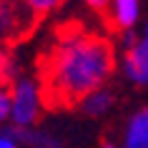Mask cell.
I'll return each mask as SVG.
<instances>
[{"mask_svg":"<svg viewBox=\"0 0 148 148\" xmlns=\"http://www.w3.org/2000/svg\"><path fill=\"white\" fill-rule=\"evenodd\" d=\"M116 68L108 38L86 30L80 23H63L38 58L40 101L50 110H68L98 93Z\"/></svg>","mask_w":148,"mask_h":148,"instance_id":"cell-1","label":"cell"},{"mask_svg":"<svg viewBox=\"0 0 148 148\" xmlns=\"http://www.w3.org/2000/svg\"><path fill=\"white\" fill-rule=\"evenodd\" d=\"M40 13L25 0H0V45L28 40L40 23Z\"/></svg>","mask_w":148,"mask_h":148,"instance_id":"cell-2","label":"cell"},{"mask_svg":"<svg viewBox=\"0 0 148 148\" xmlns=\"http://www.w3.org/2000/svg\"><path fill=\"white\" fill-rule=\"evenodd\" d=\"M38 110H40L38 86L33 80H28V78L18 80L15 90H13V110H10L15 128H28L30 123H35Z\"/></svg>","mask_w":148,"mask_h":148,"instance_id":"cell-3","label":"cell"},{"mask_svg":"<svg viewBox=\"0 0 148 148\" xmlns=\"http://www.w3.org/2000/svg\"><path fill=\"white\" fill-rule=\"evenodd\" d=\"M125 73L136 83H148V48L143 43L125 50Z\"/></svg>","mask_w":148,"mask_h":148,"instance_id":"cell-4","label":"cell"},{"mask_svg":"<svg viewBox=\"0 0 148 148\" xmlns=\"http://www.w3.org/2000/svg\"><path fill=\"white\" fill-rule=\"evenodd\" d=\"M110 30L123 33L138 20V0H110Z\"/></svg>","mask_w":148,"mask_h":148,"instance_id":"cell-5","label":"cell"},{"mask_svg":"<svg viewBox=\"0 0 148 148\" xmlns=\"http://www.w3.org/2000/svg\"><path fill=\"white\" fill-rule=\"evenodd\" d=\"M125 148H148V108L138 110L125 131Z\"/></svg>","mask_w":148,"mask_h":148,"instance_id":"cell-6","label":"cell"},{"mask_svg":"<svg viewBox=\"0 0 148 148\" xmlns=\"http://www.w3.org/2000/svg\"><path fill=\"white\" fill-rule=\"evenodd\" d=\"M110 93L108 90H98V93H93V95H88L86 101H83V110H86L88 116H101L103 110L110 106Z\"/></svg>","mask_w":148,"mask_h":148,"instance_id":"cell-7","label":"cell"},{"mask_svg":"<svg viewBox=\"0 0 148 148\" xmlns=\"http://www.w3.org/2000/svg\"><path fill=\"white\" fill-rule=\"evenodd\" d=\"M86 3L106 20V23H108V28L113 25V18H110V0H86Z\"/></svg>","mask_w":148,"mask_h":148,"instance_id":"cell-8","label":"cell"},{"mask_svg":"<svg viewBox=\"0 0 148 148\" xmlns=\"http://www.w3.org/2000/svg\"><path fill=\"white\" fill-rule=\"evenodd\" d=\"M13 110V93H8L5 88H0V121H5Z\"/></svg>","mask_w":148,"mask_h":148,"instance_id":"cell-9","label":"cell"},{"mask_svg":"<svg viewBox=\"0 0 148 148\" xmlns=\"http://www.w3.org/2000/svg\"><path fill=\"white\" fill-rule=\"evenodd\" d=\"M10 73H13V63L8 60V55L0 53V88H3V83H8Z\"/></svg>","mask_w":148,"mask_h":148,"instance_id":"cell-10","label":"cell"},{"mask_svg":"<svg viewBox=\"0 0 148 148\" xmlns=\"http://www.w3.org/2000/svg\"><path fill=\"white\" fill-rule=\"evenodd\" d=\"M25 3H28V5H33V8L43 15V13H48V10H53L60 0H25Z\"/></svg>","mask_w":148,"mask_h":148,"instance_id":"cell-11","label":"cell"},{"mask_svg":"<svg viewBox=\"0 0 148 148\" xmlns=\"http://www.w3.org/2000/svg\"><path fill=\"white\" fill-rule=\"evenodd\" d=\"M0 148H15V140L10 138L8 133H3V136H0Z\"/></svg>","mask_w":148,"mask_h":148,"instance_id":"cell-12","label":"cell"},{"mask_svg":"<svg viewBox=\"0 0 148 148\" xmlns=\"http://www.w3.org/2000/svg\"><path fill=\"white\" fill-rule=\"evenodd\" d=\"M140 43H143V45L148 48V25H146V35H143V40H140Z\"/></svg>","mask_w":148,"mask_h":148,"instance_id":"cell-13","label":"cell"},{"mask_svg":"<svg viewBox=\"0 0 148 148\" xmlns=\"http://www.w3.org/2000/svg\"><path fill=\"white\" fill-rule=\"evenodd\" d=\"M101 148H113V146H110L108 140H103V143H101Z\"/></svg>","mask_w":148,"mask_h":148,"instance_id":"cell-14","label":"cell"}]
</instances>
